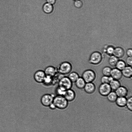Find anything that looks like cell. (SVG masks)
Instances as JSON below:
<instances>
[{"mask_svg":"<svg viewBox=\"0 0 132 132\" xmlns=\"http://www.w3.org/2000/svg\"><path fill=\"white\" fill-rule=\"evenodd\" d=\"M74 5L75 7L77 8L82 7L83 5V3L81 0H78L74 1Z\"/></svg>","mask_w":132,"mask_h":132,"instance_id":"obj_29","label":"cell"},{"mask_svg":"<svg viewBox=\"0 0 132 132\" xmlns=\"http://www.w3.org/2000/svg\"><path fill=\"white\" fill-rule=\"evenodd\" d=\"M46 76L44 71L39 70L36 71L34 73V78L36 82L39 83H43Z\"/></svg>","mask_w":132,"mask_h":132,"instance_id":"obj_8","label":"cell"},{"mask_svg":"<svg viewBox=\"0 0 132 132\" xmlns=\"http://www.w3.org/2000/svg\"><path fill=\"white\" fill-rule=\"evenodd\" d=\"M73 82L67 76H64L59 80L58 86L66 90L71 89Z\"/></svg>","mask_w":132,"mask_h":132,"instance_id":"obj_5","label":"cell"},{"mask_svg":"<svg viewBox=\"0 0 132 132\" xmlns=\"http://www.w3.org/2000/svg\"><path fill=\"white\" fill-rule=\"evenodd\" d=\"M53 103L57 109L60 110L65 109L68 108L69 104V102L62 95L55 96Z\"/></svg>","mask_w":132,"mask_h":132,"instance_id":"obj_1","label":"cell"},{"mask_svg":"<svg viewBox=\"0 0 132 132\" xmlns=\"http://www.w3.org/2000/svg\"><path fill=\"white\" fill-rule=\"evenodd\" d=\"M43 11L45 13L49 14L52 12L53 10V6L47 2L44 3L43 6Z\"/></svg>","mask_w":132,"mask_h":132,"instance_id":"obj_17","label":"cell"},{"mask_svg":"<svg viewBox=\"0 0 132 132\" xmlns=\"http://www.w3.org/2000/svg\"><path fill=\"white\" fill-rule=\"evenodd\" d=\"M126 54L128 56L132 57V50L131 48H129L126 51Z\"/></svg>","mask_w":132,"mask_h":132,"instance_id":"obj_32","label":"cell"},{"mask_svg":"<svg viewBox=\"0 0 132 132\" xmlns=\"http://www.w3.org/2000/svg\"><path fill=\"white\" fill-rule=\"evenodd\" d=\"M109 84L112 90L115 91L121 86V83L119 80L113 79L109 83Z\"/></svg>","mask_w":132,"mask_h":132,"instance_id":"obj_19","label":"cell"},{"mask_svg":"<svg viewBox=\"0 0 132 132\" xmlns=\"http://www.w3.org/2000/svg\"><path fill=\"white\" fill-rule=\"evenodd\" d=\"M67 76L70 80L73 82H75L80 77L79 74L75 71L71 72Z\"/></svg>","mask_w":132,"mask_h":132,"instance_id":"obj_21","label":"cell"},{"mask_svg":"<svg viewBox=\"0 0 132 132\" xmlns=\"http://www.w3.org/2000/svg\"><path fill=\"white\" fill-rule=\"evenodd\" d=\"M98 90L100 94L103 96H106L112 91L109 84L106 83H101Z\"/></svg>","mask_w":132,"mask_h":132,"instance_id":"obj_7","label":"cell"},{"mask_svg":"<svg viewBox=\"0 0 132 132\" xmlns=\"http://www.w3.org/2000/svg\"><path fill=\"white\" fill-rule=\"evenodd\" d=\"M52 77L46 76L45 79L43 83L46 85H49L51 84L52 81Z\"/></svg>","mask_w":132,"mask_h":132,"instance_id":"obj_30","label":"cell"},{"mask_svg":"<svg viewBox=\"0 0 132 132\" xmlns=\"http://www.w3.org/2000/svg\"><path fill=\"white\" fill-rule=\"evenodd\" d=\"M118 97H126L128 93L127 88L123 86H121L115 91Z\"/></svg>","mask_w":132,"mask_h":132,"instance_id":"obj_13","label":"cell"},{"mask_svg":"<svg viewBox=\"0 0 132 132\" xmlns=\"http://www.w3.org/2000/svg\"><path fill=\"white\" fill-rule=\"evenodd\" d=\"M72 0L74 1L78 0Z\"/></svg>","mask_w":132,"mask_h":132,"instance_id":"obj_35","label":"cell"},{"mask_svg":"<svg viewBox=\"0 0 132 132\" xmlns=\"http://www.w3.org/2000/svg\"><path fill=\"white\" fill-rule=\"evenodd\" d=\"M126 106L129 111L132 110V97L130 96L127 98Z\"/></svg>","mask_w":132,"mask_h":132,"instance_id":"obj_28","label":"cell"},{"mask_svg":"<svg viewBox=\"0 0 132 132\" xmlns=\"http://www.w3.org/2000/svg\"><path fill=\"white\" fill-rule=\"evenodd\" d=\"M96 88V86L93 83L89 82L86 83L83 89L87 93L91 94L95 92Z\"/></svg>","mask_w":132,"mask_h":132,"instance_id":"obj_10","label":"cell"},{"mask_svg":"<svg viewBox=\"0 0 132 132\" xmlns=\"http://www.w3.org/2000/svg\"><path fill=\"white\" fill-rule=\"evenodd\" d=\"M124 49L121 47H117L114 48L113 55L118 59L122 58L125 54Z\"/></svg>","mask_w":132,"mask_h":132,"instance_id":"obj_15","label":"cell"},{"mask_svg":"<svg viewBox=\"0 0 132 132\" xmlns=\"http://www.w3.org/2000/svg\"><path fill=\"white\" fill-rule=\"evenodd\" d=\"M81 77L86 83L93 82L96 78V75L93 70L88 69L85 70L83 72Z\"/></svg>","mask_w":132,"mask_h":132,"instance_id":"obj_4","label":"cell"},{"mask_svg":"<svg viewBox=\"0 0 132 132\" xmlns=\"http://www.w3.org/2000/svg\"><path fill=\"white\" fill-rule=\"evenodd\" d=\"M50 109L52 110H54L57 109L54 104L53 102L48 107Z\"/></svg>","mask_w":132,"mask_h":132,"instance_id":"obj_33","label":"cell"},{"mask_svg":"<svg viewBox=\"0 0 132 132\" xmlns=\"http://www.w3.org/2000/svg\"><path fill=\"white\" fill-rule=\"evenodd\" d=\"M103 56L101 53L97 51L92 52L90 55L88 59V62L90 64L97 65L102 61Z\"/></svg>","mask_w":132,"mask_h":132,"instance_id":"obj_3","label":"cell"},{"mask_svg":"<svg viewBox=\"0 0 132 132\" xmlns=\"http://www.w3.org/2000/svg\"><path fill=\"white\" fill-rule=\"evenodd\" d=\"M57 72L62 75H66L71 71L72 67L71 64L68 61H64L60 63L56 68Z\"/></svg>","mask_w":132,"mask_h":132,"instance_id":"obj_2","label":"cell"},{"mask_svg":"<svg viewBox=\"0 0 132 132\" xmlns=\"http://www.w3.org/2000/svg\"><path fill=\"white\" fill-rule=\"evenodd\" d=\"M66 90L61 88V87L58 86L56 88L55 93L56 95H64L65 92Z\"/></svg>","mask_w":132,"mask_h":132,"instance_id":"obj_27","label":"cell"},{"mask_svg":"<svg viewBox=\"0 0 132 132\" xmlns=\"http://www.w3.org/2000/svg\"><path fill=\"white\" fill-rule=\"evenodd\" d=\"M127 100L126 97H118L115 102L118 106L123 107L126 106Z\"/></svg>","mask_w":132,"mask_h":132,"instance_id":"obj_16","label":"cell"},{"mask_svg":"<svg viewBox=\"0 0 132 132\" xmlns=\"http://www.w3.org/2000/svg\"><path fill=\"white\" fill-rule=\"evenodd\" d=\"M55 96L53 94H46L43 95L40 99L41 104L44 107H48L53 101Z\"/></svg>","mask_w":132,"mask_h":132,"instance_id":"obj_6","label":"cell"},{"mask_svg":"<svg viewBox=\"0 0 132 132\" xmlns=\"http://www.w3.org/2000/svg\"><path fill=\"white\" fill-rule=\"evenodd\" d=\"M110 76H107L103 75L101 78L100 80L101 83L109 84L110 82L113 79Z\"/></svg>","mask_w":132,"mask_h":132,"instance_id":"obj_25","label":"cell"},{"mask_svg":"<svg viewBox=\"0 0 132 132\" xmlns=\"http://www.w3.org/2000/svg\"><path fill=\"white\" fill-rule=\"evenodd\" d=\"M122 76L126 78H131L132 77V68L131 66H126L122 70Z\"/></svg>","mask_w":132,"mask_h":132,"instance_id":"obj_14","label":"cell"},{"mask_svg":"<svg viewBox=\"0 0 132 132\" xmlns=\"http://www.w3.org/2000/svg\"><path fill=\"white\" fill-rule=\"evenodd\" d=\"M126 65L124 61L121 60H119L116 64L115 67L117 69L121 71L127 66Z\"/></svg>","mask_w":132,"mask_h":132,"instance_id":"obj_24","label":"cell"},{"mask_svg":"<svg viewBox=\"0 0 132 132\" xmlns=\"http://www.w3.org/2000/svg\"><path fill=\"white\" fill-rule=\"evenodd\" d=\"M114 49V48L112 46H107L103 49V52L108 55L110 56L113 55Z\"/></svg>","mask_w":132,"mask_h":132,"instance_id":"obj_23","label":"cell"},{"mask_svg":"<svg viewBox=\"0 0 132 132\" xmlns=\"http://www.w3.org/2000/svg\"><path fill=\"white\" fill-rule=\"evenodd\" d=\"M63 96L69 102H71L75 98L76 94L74 90L70 89L66 90Z\"/></svg>","mask_w":132,"mask_h":132,"instance_id":"obj_9","label":"cell"},{"mask_svg":"<svg viewBox=\"0 0 132 132\" xmlns=\"http://www.w3.org/2000/svg\"><path fill=\"white\" fill-rule=\"evenodd\" d=\"M112 69L109 66H105L104 67L102 70V72L103 75L110 76Z\"/></svg>","mask_w":132,"mask_h":132,"instance_id":"obj_26","label":"cell"},{"mask_svg":"<svg viewBox=\"0 0 132 132\" xmlns=\"http://www.w3.org/2000/svg\"><path fill=\"white\" fill-rule=\"evenodd\" d=\"M75 83L76 87L80 89H84L86 83L81 77H79Z\"/></svg>","mask_w":132,"mask_h":132,"instance_id":"obj_18","label":"cell"},{"mask_svg":"<svg viewBox=\"0 0 132 132\" xmlns=\"http://www.w3.org/2000/svg\"><path fill=\"white\" fill-rule=\"evenodd\" d=\"M46 2L53 5L56 2V0H46Z\"/></svg>","mask_w":132,"mask_h":132,"instance_id":"obj_34","label":"cell"},{"mask_svg":"<svg viewBox=\"0 0 132 132\" xmlns=\"http://www.w3.org/2000/svg\"><path fill=\"white\" fill-rule=\"evenodd\" d=\"M108 101L110 102H115L118 97L115 91H111L106 96Z\"/></svg>","mask_w":132,"mask_h":132,"instance_id":"obj_20","label":"cell"},{"mask_svg":"<svg viewBox=\"0 0 132 132\" xmlns=\"http://www.w3.org/2000/svg\"><path fill=\"white\" fill-rule=\"evenodd\" d=\"M110 76L113 79L119 80L122 76L121 71L116 68L112 69Z\"/></svg>","mask_w":132,"mask_h":132,"instance_id":"obj_11","label":"cell"},{"mask_svg":"<svg viewBox=\"0 0 132 132\" xmlns=\"http://www.w3.org/2000/svg\"><path fill=\"white\" fill-rule=\"evenodd\" d=\"M125 62L128 65L131 66L132 65V57L128 56L126 59Z\"/></svg>","mask_w":132,"mask_h":132,"instance_id":"obj_31","label":"cell"},{"mask_svg":"<svg viewBox=\"0 0 132 132\" xmlns=\"http://www.w3.org/2000/svg\"><path fill=\"white\" fill-rule=\"evenodd\" d=\"M46 76L53 77L57 72L56 68L52 66L47 67L44 71Z\"/></svg>","mask_w":132,"mask_h":132,"instance_id":"obj_12","label":"cell"},{"mask_svg":"<svg viewBox=\"0 0 132 132\" xmlns=\"http://www.w3.org/2000/svg\"><path fill=\"white\" fill-rule=\"evenodd\" d=\"M110 56L108 61L109 64L111 67H115L119 59L113 55Z\"/></svg>","mask_w":132,"mask_h":132,"instance_id":"obj_22","label":"cell"}]
</instances>
